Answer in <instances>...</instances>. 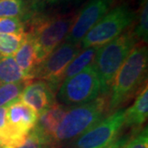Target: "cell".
Returning <instances> with one entry per match:
<instances>
[{"mask_svg": "<svg viewBox=\"0 0 148 148\" xmlns=\"http://www.w3.org/2000/svg\"><path fill=\"white\" fill-rule=\"evenodd\" d=\"M77 14L46 15L42 12L33 14L25 22L28 32L38 49L40 63L65 40L73 25Z\"/></svg>", "mask_w": 148, "mask_h": 148, "instance_id": "obj_3", "label": "cell"}, {"mask_svg": "<svg viewBox=\"0 0 148 148\" xmlns=\"http://www.w3.org/2000/svg\"><path fill=\"white\" fill-rule=\"evenodd\" d=\"M25 0H0V17H18L21 21L27 11Z\"/></svg>", "mask_w": 148, "mask_h": 148, "instance_id": "obj_18", "label": "cell"}, {"mask_svg": "<svg viewBox=\"0 0 148 148\" xmlns=\"http://www.w3.org/2000/svg\"><path fill=\"white\" fill-rule=\"evenodd\" d=\"M108 99L100 95L87 104L70 107L51 138L52 148H64L101 121L108 112Z\"/></svg>", "mask_w": 148, "mask_h": 148, "instance_id": "obj_2", "label": "cell"}, {"mask_svg": "<svg viewBox=\"0 0 148 148\" xmlns=\"http://www.w3.org/2000/svg\"><path fill=\"white\" fill-rule=\"evenodd\" d=\"M125 108L114 111L70 144V148H111L123 127Z\"/></svg>", "mask_w": 148, "mask_h": 148, "instance_id": "obj_8", "label": "cell"}, {"mask_svg": "<svg viewBox=\"0 0 148 148\" xmlns=\"http://www.w3.org/2000/svg\"><path fill=\"white\" fill-rule=\"evenodd\" d=\"M137 43L138 40L132 30H127L99 48L93 66L100 81L101 95L107 96L110 94L116 74Z\"/></svg>", "mask_w": 148, "mask_h": 148, "instance_id": "obj_4", "label": "cell"}, {"mask_svg": "<svg viewBox=\"0 0 148 148\" xmlns=\"http://www.w3.org/2000/svg\"><path fill=\"white\" fill-rule=\"evenodd\" d=\"M82 50L80 44L64 41L38 65L33 80L45 82L57 93L62 84L65 70Z\"/></svg>", "mask_w": 148, "mask_h": 148, "instance_id": "obj_7", "label": "cell"}, {"mask_svg": "<svg viewBox=\"0 0 148 148\" xmlns=\"http://www.w3.org/2000/svg\"><path fill=\"white\" fill-rule=\"evenodd\" d=\"M69 108L70 107L64 106L56 101L49 110L44 112L38 118L35 128L40 132L45 138H47L50 144L53 134Z\"/></svg>", "mask_w": 148, "mask_h": 148, "instance_id": "obj_13", "label": "cell"}, {"mask_svg": "<svg viewBox=\"0 0 148 148\" xmlns=\"http://www.w3.org/2000/svg\"><path fill=\"white\" fill-rule=\"evenodd\" d=\"M8 105L0 107V148H9V135L7 123Z\"/></svg>", "mask_w": 148, "mask_h": 148, "instance_id": "obj_24", "label": "cell"}, {"mask_svg": "<svg viewBox=\"0 0 148 148\" xmlns=\"http://www.w3.org/2000/svg\"><path fill=\"white\" fill-rule=\"evenodd\" d=\"M116 0H89L77 14L73 25L64 41L80 44L82 39L103 16L107 14Z\"/></svg>", "mask_w": 148, "mask_h": 148, "instance_id": "obj_9", "label": "cell"}, {"mask_svg": "<svg viewBox=\"0 0 148 148\" xmlns=\"http://www.w3.org/2000/svg\"><path fill=\"white\" fill-rule=\"evenodd\" d=\"M55 96L56 93L45 82L32 80L23 89L19 100L40 116L56 102Z\"/></svg>", "mask_w": 148, "mask_h": 148, "instance_id": "obj_11", "label": "cell"}, {"mask_svg": "<svg viewBox=\"0 0 148 148\" xmlns=\"http://www.w3.org/2000/svg\"><path fill=\"white\" fill-rule=\"evenodd\" d=\"M142 3V7L138 14V21L137 27L132 31L136 39L142 40L143 43H147L148 40V5L147 0Z\"/></svg>", "mask_w": 148, "mask_h": 148, "instance_id": "obj_20", "label": "cell"}, {"mask_svg": "<svg viewBox=\"0 0 148 148\" xmlns=\"http://www.w3.org/2000/svg\"><path fill=\"white\" fill-rule=\"evenodd\" d=\"M75 1H76V2H79L80 0H75Z\"/></svg>", "mask_w": 148, "mask_h": 148, "instance_id": "obj_27", "label": "cell"}, {"mask_svg": "<svg viewBox=\"0 0 148 148\" xmlns=\"http://www.w3.org/2000/svg\"><path fill=\"white\" fill-rule=\"evenodd\" d=\"M27 33L0 34V57L13 56L23 43Z\"/></svg>", "mask_w": 148, "mask_h": 148, "instance_id": "obj_17", "label": "cell"}, {"mask_svg": "<svg viewBox=\"0 0 148 148\" xmlns=\"http://www.w3.org/2000/svg\"><path fill=\"white\" fill-rule=\"evenodd\" d=\"M148 49L143 43L133 48L116 74L110 90L108 112L120 109L138 91L147 75Z\"/></svg>", "mask_w": 148, "mask_h": 148, "instance_id": "obj_1", "label": "cell"}, {"mask_svg": "<svg viewBox=\"0 0 148 148\" xmlns=\"http://www.w3.org/2000/svg\"><path fill=\"white\" fill-rule=\"evenodd\" d=\"M26 27L21 18L0 17V34H24Z\"/></svg>", "mask_w": 148, "mask_h": 148, "instance_id": "obj_21", "label": "cell"}, {"mask_svg": "<svg viewBox=\"0 0 148 148\" xmlns=\"http://www.w3.org/2000/svg\"><path fill=\"white\" fill-rule=\"evenodd\" d=\"M13 58L27 77L33 80V75L38 65L40 64V59L36 45L29 34L27 33L24 41L13 55Z\"/></svg>", "mask_w": 148, "mask_h": 148, "instance_id": "obj_12", "label": "cell"}, {"mask_svg": "<svg viewBox=\"0 0 148 148\" xmlns=\"http://www.w3.org/2000/svg\"><path fill=\"white\" fill-rule=\"evenodd\" d=\"M100 47H90L82 49L69 64L68 68L65 70L63 77L62 83L70 79L77 74L81 73L82 70L86 69L89 65L93 64L95 54L97 53Z\"/></svg>", "mask_w": 148, "mask_h": 148, "instance_id": "obj_16", "label": "cell"}, {"mask_svg": "<svg viewBox=\"0 0 148 148\" xmlns=\"http://www.w3.org/2000/svg\"><path fill=\"white\" fill-rule=\"evenodd\" d=\"M123 148H148L147 127L135 132Z\"/></svg>", "mask_w": 148, "mask_h": 148, "instance_id": "obj_23", "label": "cell"}, {"mask_svg": "<svg viewBox=\"0 0 148 148\" xmlns=\"http://www.w3.org/2000/svg\"><path fill=\"white\" fill-rule=\"evenodd\" d=\"M144 1H147V0H141V3H143V2H144Z\"/></svg>", "mask_w": 148, "mask_h": 148, "instance_id": "obj_26", "label": "cell"}, {"mask_svg": "<svg viewBox=\"0 0 148 148\" xmlns=\"http://www.w3.org/2000/svg\"><path fill=\"white\" fill-rule=\"evenodd\" d=\"M101 95V85L93 64L60 85L57 100L68 107L87 104Z\"/></svg>", "mask_w": 148, "mask_h": 148, "instance_id": "obj_6", "label": "cell"}, {"mask_svg": "<svg viewBox=\"0 0 148 148\" xmlns=\"http://www.w3.org/2000/svg\"><path fill=\"white\" fill-rule=\"evenodd\" d=\"M148 115V87L146 84L139 92L132 106L126 109L123 127L138 130L146 122Z\"/></svg>", "mask_w": 148, "mask_h": 148, "instance_id": "obj_14", "label": "cell"}, {"mask_svg": "<svg viewBox=\"0 0 148 148\" xmlns=\"http://www.w3.org/2000/svg\"><path fill=\"white\" fill-rule=\"evenodd\" d=\"M31 81L0 85V107L19 100L25 86Z\"/></svg>", "mask_w": 148, "mask_h": 148, "instance_id": "obj_19", "label": "cell"}, {"mask_svg": "<svg viewBox=\"0 0 148 148\" xmlns=\"http://www.w3.org/2000/svg\"><path fill=\"white\" fill-rule=\"evenodd\" d=\"M137 14L127 3L116 6L101 18L82 39V49L101 47L125 32L134 22Z\"/></svg>", "mask_w": 148, "mask_h": 148, "instance_id": "obj_5", "label": "cell"}, {"mask_svg": "<svg viewBox=\"0 0 148 148\" xmlns=\"http://www.w3.org/2000/svg\"><path fill=\"white\" fill-rule=\"evenodd\" d=\"M16 148H52L51 144L35 127L27 135L24 142Z\"/></svg>", "mask_w": 148, "mask_h": 148, "instance_id": "obj_22", "label": "cell"}, {"mask_svg": "<svg viewBox=\"0 0 148 148\" xmlns=\"http://www.w3.org/2000/svg\"><path fill=\"white\" fill-rule=\"evenodd\" d=\"M59 0H30V3L27 4V11L25 17L27 18L33 14L41 12V10L45 6L49 4H53Z\"/></svg>", "mask_w": 148, "mask_h": 148, "instance_id": "obj_25", "label": "cell"}, {"mask_svg": "<svg viewBox=\"0 0 148 148\" xmlns=\"http://www.w3.org/2000/svg\"><path fill=\"white\" fill-rule=\"evenodd\" d=\"M30 80L16 64L13 56L0 57V85Z\"/></svg>", "mask_w": 148, "mask_h": 148, "instance_id": "obj_15", "label": "cell"}, {"mask_svg": "<svg viewBox=\"0 0 148 148\" xmlns=\"http://www.w3.org/2000/svg\"><path fill=\"white\" fill-rule=\"evenodd\" d=\"M38 118L36 113L20 100L8 105L7 123L12 142L15 147L24 142L29 132L36 125Z\"/></svg>", "mask_w": 148, "mask_h": 148, "instance_id": "obj_10", "label": "cell"}]
</instances>
